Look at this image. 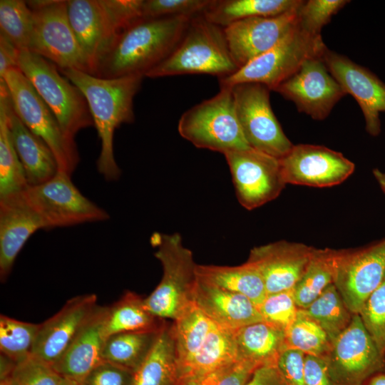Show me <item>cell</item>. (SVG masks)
<instances>
[{
    "label": "cell",
    "instance_id": "obj_53",
    "mask_svg": "<svg viewBox=\"0 0 385 385\" xmlns=\"http://www.w3.org/2000/svg\"><path fill=\"white\" fill-rule=\"evenodd\" d=\"M61 385H81V384L72 379L63 377Z\"/></svg>",
    "mask_w": 385,
    "mask_h": 385
},
{
    "label": "cell",
    "instance_id": "obj_15",
    "mask_svg": "<svg viewBox=\"0 0 385 385\" xmlns=\"http://www.w3.org/2000/svg\"><path fill=\"white\" fill-rule=\"evenodd\" d=\"M385 279V239L356 250H337L334 285L352 314H359Z\"/></svg>",
    "mask_w": 385,
    "mask_h": 385
},
{
    "label": "cell",
    "instance_id": "obj_46",
    "mask_svg": "<svg viewBox=\"0 0 385 385\" xmlns=\"http://www.w3.org/2000/svg\"><path fill=\"white\" fill-rule=\"evenodd\" d=\"M133 373L102 360L86 376L81 385H132Z\"/></svg>",
    "mask_w": 385,
    "mask_h": 385
},
{
    "label": "cell",
    "instance_id": "obj_34",
    "mask_svg": "<svg viewBox=\"0 0 385 385\" xmlns=\"http://www.w3.org/2000/svg\"><path fill=\"white\" fill-rule=\"evenodd\" d=\"M337 250L313 247L309 263L302 276L292 289L299 309L308 307L334 283Z\"/></svg>",
    "mask_w": 385,
    "mask_h": 385
},
{
    "label": "cell",
    "instance_id": "obj_42",
    "mask_svg": "<svg viewBox=\"0 0 385 385\" xmlns=\"http://www.w3.org/2000/svg\"><path fill=\"white\" fill-rule=\"evenodd\" d=\"M349 2L346 0L304 1L297 10L298 24L307 32L321 35L322 29Z\"/></svg>",
    "mask_w": 385,
    "mask_h": 385
},
{
    "label": "cell",
    "instance_id": "obj_51",
    "mask_svg": "<svg viewBox=\"0 0 385 385\" xmlns=\"http://www.w3.org/2000/svg\"><path fill=\"white\" fill-rule=\"evenodd\" d=\"M363 385H385V373H379L372 376Z\"/></svg>",
    "mask_w": 385,
    "mask_h": 385
},
{
    "label": "cell",
    "instance_id": "obj_11",
    "mask_svg": "<svg viewBox=\"0 0 385 385\" xmlns=\"http://www.w3.org/2000/svg\"><path fill=\"white\" fill-rule=\"evenodd\" d=\"M70 175L58 170L51 179L29 186L23 195L44 222L46 229L104 221L108 213L85 197Z\"/></svg>",
    "mask_w": 385,
    "mask_h": 385
},
{
    "label": "cell",
    "instance_id": "obj_30",
    "mask_svg": "<svg viewBox=\"0 0 385 385\" xmlns=\"http://www.w3.org/2000/svg\"><path fill=\"white\" fill-rule=\"evenodd\" d=\"M177 383L172 326L165 322L148 356L133 374L132 385H176Z\"/></svg>",
    "mask_w": 385,
    "mask_h": 385
},
{
    "label": "cell",
    "instance_id": "obj_25",
    "mask_svg": "<svg viewBox=\"0 0 385 385\" xmlns=\"http://www.w3.org/2000/svg\"><path fill=\"white\" fill-rule=\"evenodd\" d=\"M7 115L11 140L29 185H39L51 179L58 171L56 158L46 143L33 133L16 114L11 98Z\"/></svg>",
    "mask_w": 385,
    "mask_h": 385
},
{
    "label": "cell",
    "instance_id": "obj_22",
    "mask_svg": "<svg viewBox=\"0 0 385 385\" xmlns=\"http://www.w3.org/2000/svg\"><path fill=\"white\" fill-rule=\"evenodd\" d=\"M46 229L44 222L23 192L0 198V278L9 277L16 258L29 237Z\"/></svg>",
    "mask_w": 385,
    "mask_h": 385
},
{
    "label": "cell",
    "instance_id": "obj_47",
    "mask_svg": "<svg viewBox=\"0 0 385 385\" xmlns=\"http://www.w3.org/2000/svg\"><path fill=\"white\" fill-rule=\"evenodd\" d=\"M304 356L302 351L289 348L280 354L276 366L285 385H304Z\"/></svg>",
    "mask_w": 385,
    "mask_h": 385
},
{
    "label": "cell",
    "instance_id": "obj_50",
    "mask_svg": "<svg viewBox=\"0 0 385 385\" xmlns=\"http://www.w3.org/2000/svg\"><path fill=\"white\" fill-rule=\"evenodd\" d=\"M20 50L0 34V77L9 69L18 68Z\"/></svg>",
    "mask_w": 385,
    "mask_h": 385
},
{
    "label": "cell",
    "instance_id": "obj_2",
    "mask_svg": "<svg viewBox=\"0 0 385 385\" xmlns=\"http://www.w3.org/2000/svg\"><path fill=\"white\" fill-rule=\"evenodd\" d=\"M86 98L99 139L98 172L106 180L118 179L120 170L113 154V135L121 124L134 121L133 98L143 75L103 78L75 68L59 69Z\"/></svg>",
    "mask_w": 385,
    "mask_h": 385
},
{
    "label": "cell",
    "instance_id": "obj_23",
    "mask_svg": "<svg viewBox=\"0 0 385 385\" xmlns=\"http://www.w3.org/2000/svg\"><path fill=\"white\" fill-rule=\"evenodd\" d=\"M108 307L97 305L69 347L53 366L63 378L81 384L90 371L102 361Z\"/></svg>",
    "mask_w": 385,
    "mask_h": 385
},
{
    "label": "cell",
    "instance_id": "obj_28",
    "mask_svg": "<svg viewBox=\"0 0 385 385\" xmlns=\"http://www.w3.org/2000/svg\"><path fill=\"white\" fill-rule=\"evenodd\" d=\"M196 275L205 282L245 296L257 307L267 296L260 272L247 262L237 266L197 265Z\"/></svg>",
    "mask_w": 385,
    "mask_h": 385
},
{
    "label": "cell",
    "instance_id": "obj_55",
    "mask_svg": "<svg viewBox=\"0 0 385 385\" xmlns=\"http://www.w3.org/2000/svg\"><path fill=\"white\" fill-rule=\"evenodd\" d=\"M0 385H11V384L10 379H8L0 381Z\"/></svg>",
    "mask_w": 385,
    "mask_h": 385
},
{
    "label": "cell",
    "instance_id": "obj_52",
    "mask_svg": "<svg viewBox=\"0 0 385 385\" xmlns=\"http://www.w3.org/2000/svg\"><path fill=\"white\" fill-rule=\"evenodd\" d=\"M373 175L376 178L381 190L385 193V173L377 168L373 170Z\"/></svg>",
    "mask_w": 385,
    "mask_h": 385
},
{
    "label": "cell",
    "instance_id": "obj_5",
    "mask_svg": "<svg viewBox=\"0 0 385 385\" xmlns=\"http://www.w3.org/2000/svg\"><path fill=\"white\" fill-rule=\"evenodd\" d=\"M151 244L157 248L155 256L162 265L163 276L155 289L144 298V304L157 318L174 320L192 302L197 264L179 233H154Z\"/></svg>",
    "mask_w": 385,
    "mask_h": 385
},
{
    "label": "cell",
    "instance_id": "obj_41",
    "mask_svg": "<svg viewBox=\"0 0 385 385\" xmlns=\"http://www.w3.org/2000/svg\"><path fill=\"white\" fill-rule=\"evenodd\" d=\"M62 379L53 366L34 354L16 363L9 378L11 385H61Z\"/></svg>",
    "mask_w": 385,
    "mask_h": 385
},
{
    "label": "cell",
    "instance_id": "obj_12",
    "mask_svg": "<svg viewBox=\"0 0 385 385\" xmlns=\"http://www.w3.org/2000/svg\"><path fill=\"white\" fill-rule=\"evenodd\" d=\"M231 88L236 115L249 146L281 159L294 145L286 136L272 109L270 89L258 83Z\"/></svg>",
    "mask_w": 385,
    "mask_h": 385
},
{
    "label": "cell",
    "instance_id": "obj_3",
    "mask_svg": "<svg viewBox=\"0 0 385 385\" xmlns=\"http://www.w3.org/2000/svg\"><path fill=\"white\" fill-rule=\"evenodd\" d=\"M239 69L230 53L224 29L202 14L192 17L180 41L160 63L145 75L160 78L182 74H210L220 78Z\"/></svg>",
    "mask_w": 385,
    "mask_h": 385
},
{
    "label": "cell",
    "instance_id": "obj_19",
    "mask_svg": "<svg viewBox=\"0 0 385 385\" xmlns=\"http://www.w3.org/2000/svg\"><path fill=\"white\" fill-rule=\"evenodd\" d=\"M298 9L276 16L242 19L223 28L239 68L274 46L297 24Z\"/></svg>",
    "mask_w": 385,
    "mask_h": 385
},
{
    "label": "cell",
    "instance_id": "obj_8",
    "mask_svg": "<svg viewBox=\"0 0 385 385\" xmlns=\"http://www.w3.org/2000/svg\"><path fill=\"white\" fill-rule=\"evenodd\" d=\"M180 135L195 147L223 154L247 149L230 87L186 111L178 121Z\"/></svg>",
    "mask_w": 385,
    "mask_h": 385
},
{
    "label": "cell",
    "instance_id": "obj_32",
    "mask_svg": "<svg viewBox=\"0 0 385 385\" xmlns=\"http://www.w3.org/2000/svg\"><path fill=\"white\" fill-rule=\"evenodd\" d=\"M237 359L233 333L215 325L192 361L178 375V381L198 379Z\"/></svg>",
    "mask_w": 385,
    "mask_h": 385
},
{
    "label": "cell",
    "instance_id": "obj_6",
    "mask_svg": "<svg viewBox=\"0 0 385 385\" xmlns=\"http://www.w3.org/2000/svg\"><path fill=\"white\" fill-rule=\"evenodd\" d=\"M18 68L31 83L70 140L81 130L93 125L89 106L82 92L56 66L29 50H21Z\"/></svg>",
    "mask_w": 385,
    "mask_h": 385
},
{
    "label": "cell",
    "instance_id": "obj_13",
    "mask_svg": "<svg viewBox=\"0 0 385 385\" xmlns=\"http://www.w3.org/2000/svg\"><path fill=\"white\" fill-rule=\"evenodd\" d=\"M334 385H363L372 376L385 373V354L354 314L349 326L332 342L324 356Z\"/></svg>",
    "mask_w": 385,
    "mask_h": 385
},
{
    "label": "cell",
    "instance_id": "obj_38",
    "mask_svg": "<svg viewBox=\"0 0 385 385\" xmlns=\"http://www.w3.org/2000/svg\"><path fill=\"white\" fill-rule=\"evenodd\" d=\"M284 333L286 348L297 349L305 354L324 357L331 348L327 334L302 309H299L294 322Z\"/></svg>",
    "mask_w": 385,
    "mask_h": 385
},
{
    "label": "cell",
    "instance_id": "obj_7",
    "mask_svg": "<svg viewBox=\"0 0 385 385\" xmlns=\"http://www.w3.org/2000/svg\"><path fill=\"white\" fill-rule=\"evenodd\" d=\"M327 47L321 35L313 34L297 24L274 46L219 79L220 87L258 83L273 91L292 76L307 60L322 56Z\"/></svg>",
    "mask_w": 385,
    "mask_h": 385
},
{
    "label": "cell",
    "instance_id": "obj_29",
    "mask_svg": "<svg viewBox=\"0 0 385 385\" xmlns=\"http://www.w3.org/2000/svg\"><path fill=\"white\" fill-rule=\"evenodd\" d=\"M173 321L171 326L178 376L202 347L215 324L193 301Z\"/></svg>",
    "mask_w": 385,
    "mask_h": 385
},
{
    "label": "cell",
    "instance_id": "obj_27",
    "mask_svg": "<svg viewBox=\"0 0 385 385\" xmlns=\"http://www.w3.org/2000/svg\"><path fill=\"white\" fill-rule=\"evenodd\" d=\"M301 0H211L202 12L210 23L225 28L254 17L276 16L297 9Z\"/></svg>",
    "mask_w": 385,
    "mask_h": 385
},
{
    "label": "cell",
    "instance_id": "obj_10",
    "mask_svg": "<svg viewBox=\"0 0 385 385\" xmlns=\"http://www.w3.org/2000/svg\"><path fill=\"white\" fill-rule=\"evenodd\" d=\"M34 15L29 50L49 60L59 69L89 73L88 66L69 21L65 0L26 1Z\"/></svg>",
    "mask_w": 385,
    "mask_h": 385
},
{
    "label": "cell",
    "instance_id": "obj_54",
    "mask_svg": "<svg viewBox=\"0 0 385 385\" xmlns=\"http://www.w3.org/2000/svg\"><path fill=\"white\" fill-rule=\"evenodd\" d=\"M176 385H193L190 381H179Z\"/></svg>",
    "mask_w": 385,
    "mask_h": 385
},
{
    "label": "cell",
    "instance_id": "obj_37",
    "mask_svg": "<svg viewBox=\"0 0 385 385\" xmlns=\"http://www.w3.org/2000/svg\"><path fill=\"white\" fill-rule=\"evenodd\" d=\"M34 15L26 1H0V34L19 50H29Z\"/></svg>",
    "mask_w": 385,
    "mask_h": 385
},
{
    "label": "cell",
    "instance_id": "obj_33",
    "mask_svg": "<svg viewBox=\"0 0 385 385\" xmlns=\"http://www.w3.org/2000/svg\"><path fill=\"white\" fill-rule=\"evenodd\" d=\"M164 319L153 315L145 307L144 298L127 291L108 307L106 323V337L122 332L158 331Z\"/></svg>",
    "mask_w": 385,
    "mask_h": 385
},
{
    "label": "cell",
    "instance_id": "obj_16",
    "mask_svg": "<svg viewBox=\"0 0 385 385\" xmlns=\"http://www.w3.org/2000/svg\"><path fill=\"white\" fill-rule=\"evenodd\" d=\"M273 91L292 101L297 110L324 120L346 92L329 71L322 56L311 58Z\"/></svg>",
    "mask_w": 385,
    "mask_h": 385
},
{
    "label": "cell",
    "instance_id": "obj_17",
    "mask_svg": "<svg viewBox=\"0 0 385 385\" xmlns=\"http://www.w3.org/2000/svg\"><path fill=\"white\" fill-rule=\"evenodd\" d=\"M280 162L286 184L316 188L339 185L354 170L342 153L316 145H294Z\"/></svg>",
    "mask_w": 385,
    "mask_h": 385
},
{
    "label": "cell",
    "instance_id": "obj_43",
    "mask_svg": "<svg viewBox=\"0 0 385 385\" xmlns=\"http://www.w3.org/2000/svg\"><path fill=\"white\" fill-rule=\"evenodd\" d=\"M379 349L385 354V279L358 314Z\"/></svg>",
    "mask_w": 385,
    "mask_h": 385
},
{
    "label": "cell",
    "instance_id": "obj_31",
    "mask_svg": "<svg viewBox=\"0 0 385 385\" xmlns=\"http://www.w3.org/2000/svg\"><path fill=\"white\" fill-rule=\"evenodd\" d=\"M8 87L0 78V198L20 193L29 185L10 135Z\"/></svg>",
    "mask_w": 385,
    "mask_h": 385
},
{
    "label": "cell",
    "instance_id": "obj_44",
    "mask_svg": "<svg viewBox=\"0 0 385 385\" xmlns=\"http://www.w3.org/2000/svg\"><path fill=\"white\" fill-rule=\"evenodd\" d=\"M211 0H143L142 18L190 16L202 14Z\"/></svg>",
    "mask_w": 385,
    "mask_h": 385
},
{
    "label": "cell",
    "instance_id": "obj_45",
    "mask_svg": "<svg viewBox=\"0 0 385 385\" xmlns=\"http://www.w3.org/2000/svg\"><path fill=\"white\" fill-rule=\"evenodd\" d=\"M258 367L251 362L237 359L188 381L193 385H245Z\"/></svg>",
    "mask_w": 385,
    "mask_h": 385
},
{
    "label": "cell",
    "instance_id": "obj_21",
    "mask_svg": "<svg viewBox=\"0 0 385 385\" xmlns=\"http://www.w3.org/2000/svg\"><path fill=\"white\" fill-rule=\"evenodd\" d=\"M96 300L94 294L76 296L68 300L56 314L40 324L33 354L53 366L97 306Z\"/></svg>",
    "mask_w": 385,
    "mask_h": 385
},
{
    "label": "cell",
    "instance_id": "obj_26",
    "mask_svg": "<svg viewBox=\"0 0 385 385\" xmlns=\"http://www.w3.org/2000/svg\"><path fill=\"white\" fill-rule=\"evenodd\" d=\"M232 333L239 359L259 367L276 364L286 349L284 332L264 321L245 326Z\"/></svg>",
    "mask_w": 385,
    "mask_h": 385
},
{
    "label": "cell",
    "instance_id": "obj_14",
    "mask_svg": "<svg viewBox=\"0 0 385 385\" xmlns=\"http://www.w3.org/2000/svg\"><path fill=\"white\" fill-rule=\"evenodd\" d=\"M224 155L237 198L247 210L277 198L287 185L279 158L252 148L230 151Z\"/></svg>",
    "mask_w": 385,
    "mask_h": 385
},
{
    "label": "cell",
    "instance_id": "obj_49",
    "mask_svg": "<svg viewBox=\"0 0 385 385\" xmlns=\"http://www.w3.org/2000/svg\"><path fill=\"white\" fill-rule=\"evenodd\" d=\"M245 385H285L276 364L258 367Z\"/></svg>",
    "mask_w": 385,
    "mask_h": 385
},
{
    "label": "cell",
    "instance_id": "obj_20",
    "mask_svg": "<svg viewBox=\"0 0 385 385\" xmlns=\"http://www.w3.org/2000/svg\"><path fill=\"white\" fill-rule=\"evenodd\" d=\"M313 247L278 241L252 248L247 260L260 272L267 294L292 290L309 263Z\"/></svg>",
    "mask_w": 385,
    "mask_h": 385
},
{
    "label": "cell",
    "instance_id": "obj_36",
    "mask_svg": "<svg viewBox=\"0 0 385 385\" xmlns=\"http://www.w3.org/2000/svg\"><path fill=\"white\" fill-rule=\"evenodd\" d=\"M303 310L322 327L331 342L349 326L354 314L346 306L334 284L328 286Z\"/></svg>",
    "mask_w": 385,
    "mask_h": 385
},
{
    "label": "cell",
    "instance_id": "obj_18",
    "mask_svg": "<svg viewBox=\"0 0 385 385\" xmlns=\"http://www.w3.org/2000/svg\"><path fill=\"white\" fill-rule=\"evenodd\" d=\"M322 58L346 93L350 94L360 106L366 130L377 136L381 132L379 113L385 112V83L366 68L328 48Z\"/></svg>",
    "mask_w": 385,
    "mask_h": 385
},
{
    "label": "cell",
    "instance_id": "obj_56",
    "mask_svg": "<svg viewBox=\"0 0 385 385\" xmlns=\"http://www.w3.org/2000/svg\"></svg>",
    "mask_w": 385,
    "mask_h": 385
},
{
    "label": "cell",
    "instance_id": "obj_4",
    "mask_svg": "<svg viewBox=\"0 0 385 385\" xmlns=\"http://www.w3.org/2000/svg\"><path fill=\"white\" fill-rule=\"evenodd\" d=\"M67 4L70 24L91 75L115 36L142 18L143 0H68Z\"/></svg>",
    "mask_w": 385,
    "mask_h": 385
},
{
    "label": "cell",
    "instance_id": "obj_1",
    "mask_svg": "<svg viewBox=\"0 0 385 385\" xmlns=\"http://www.w3.org/2000/svg\"><path fill=\"white\" fill-rule=\"evenodd\" d=\"M192 18L181 16L134 21L115 36L99 59L93 76L103 78L145 76L173 51Z\"/></svg>",
    "mask_w": 385,
    "mask_h": 385
},
{
    "label": "cell",
    "instance_id": "obj_48",
    "mask_svg": "<svg viewBox=\"0 0 385 385\" xmlns=\"http://www.w3.org/2000/svg\"><path fill=\"white\" fill-rule=\"evenodd\" d=\"M304 381V385H334L324 357L305 354Z\"/></svg>",
    "mask_w": 385,
    "mask_h": 385
},
{
    "label": "cell",
    "instance_id": "obj_35",
    "mask_svg": "<svg viewBox=\"0 0 385 385\" xmlns=\"http://www.w3.org/2000/svg\"><path fill=\"white\" fill-rule=\"evenodd\" d=\"M160 329L158 331L122 332L108 337L102 351V360L134 374L152 349Z\"/></svg>",
    "mask_w": 385,
    "mask_h": 385
},
{
    "label": "cell",
    "instance_id": "obj_40",
    "mask_svg": "<svg viewBox=\"0 0 385 385\" xmlns=\"http://www.w3.org/2000/svg\"><path fill=\"white\" fill-rule=\"evenodd\" d=\"M257 308L264 322L284 332L294 322L299 310L292 289L267 294Z\"/></svg>",
    "mask_w": 385,
    "mask_h": 385
},
{
    "label": "cell",
    "instance_id": "obj_39",
    "mask_svg": "<svg viewBox=\"0 0 385 385\" xmlns=\"http://www.w3.org/2000/svg\"><path fill=\"white\" fill-rule=\"evenodd\" d=\"M40 324L0 316L1 354L18 363L33 354Z\"/></svg>",
    "mask_w": 385,
    "mask_h": 385
},
{
    "label": "cell",
    "instance_id": "obj_24",
    "mask_svg": "<svg viewBox=\"0 0 385 385\" xmlns=\"http://www.w3.org/2000/svg\"><path fill=\"white\" fill-rule=\"evenodd\" d=\"M192 301L216 326L232 332L263 321L257 307L245 296L223 289L197 277Z\"/></svg>",
    "mask_w": 385,
    "mask_h": 385
},
{
    "label": "cell",
    "instance_id": "obj_9",
    "mask_svg": "<svg viewBox=\"0 0 385 385\" xmlns=\"http://www.w3.org/2000/svg\"><path fill=\"white\" fill-rule=\"evenodd\" d=\"M0 78L4 79L8 87L16 114L48 146L58 170L71 175L79 161L75 141L64 135L48 106L19 68L8 70Z\"/></svg>",
    "mask_w": 385,
    "mask_h": 385
}]
</instances>
